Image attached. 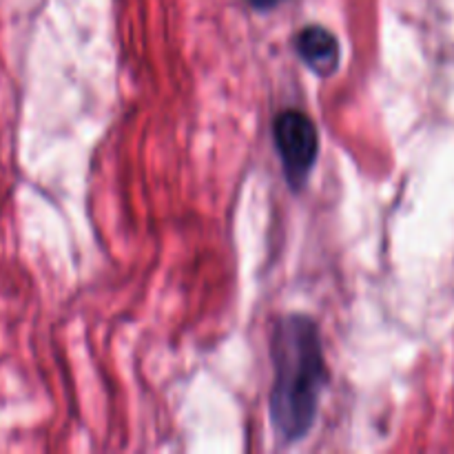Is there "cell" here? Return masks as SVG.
I'll list each match as a JSON object with an SVG mask.
<instances>
[{"label": "cell", "mask_w": 454, "mask_h": 454, "mask_svg": "<svg viewBox=\"0 0 454 454\" xmlns=\"http://www.w3.org/2000/svg\"><path fill=\"white\" fill-rule=\"evenodd\" d=\"M273 140L279 162H282L284 177L293 189L300 191L309 182L315 162H317V127L301 111L286 109L275 118Z\"/></svg>", "instance_id": "obj_2"}, {"label": "cell", "mask_w": 454, "mask_h": 454, "mask_svg": "<svg viewBox=\"0 0 454 454\" xmlns=\"http://www.w3.org/2000/svg\"><path fill=\"white\" fill-rule=\"evenodd\" d=\"M270 424L279 442L291 446L313 430L319 397L328 380L317 324L306 315L278 319L270 340Z\"/></svg>", "instance_id": "obj_1"}, {"label": "cell", "mask_w": 454, "mask_h": 454, "mask_svg": "<svg viewBox=\"0 0 454 454\" xmlns=\"http://www.w3.org/2000/svg\"><path fill=\"white\" fill-rule=\"evenodd\" d=\"M248 3H251L257 12H270V9L279 7L284 0H248Z\"/></svg>", "instance_id": "obj_4"}, {"label": "cell", "mask_w": 454, "mask_h": 454, "mask_svg": "<svg viewBox=\"0 0 454 454\" xmlns=\"http://www.w3.org/2000/svg\"><path fill=\"white\" fill-rule=\"evenodd\" d=\"M297 56L301 58L310 71L319 75V78H331L337 71L341 60L340 40L335 34L319 25H309L297 34L295 38Z\"/></svg>", "instance_id": "obj_3"}]
</instances>
